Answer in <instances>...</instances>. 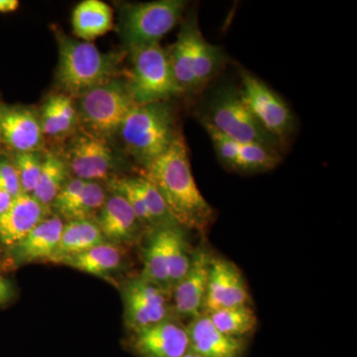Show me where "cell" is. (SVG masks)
Here are the masks:
<instances>
[{"instance_id":"cell-1","label":"cell","mask_w":357,"mask_h":357,"mask_svg":"<svg viewBox=\"0 0 357 357\" xmlns=\"http://www.w3.org/2000/svg\"><path fill=\"white\" fill-rule=\"evenodd\" d=\"M141 176L158 190L178 225L206 234L215 220V211L196 184L187 145L181 134L165 153L143 169Z\"/></svg>"},{"instance_id":"cell-2","label":"cell","mask_w":357,"mask_h":357,"mask_svg":"<svg viewBox=\"0 0 357 357\" xmlns=\"http://www.w3.org/2000/svg\"><path fill=\"white\" fill-rule=\"evenodd\" d=\"M174 115L168 102L136 105L122 122L117 133L128 153L143 169L172 145L178 134Z\"/></svg>"},{"instance_id":"cell-3","label":"cell","mask_w":357,"mask_h":357,"mask_svg":"<svg viewBox=\"0 0 357 357\" xmlns=\"http://www.w3.org/2000/svg\"><path fill=\"white\" fill-rule=\"evenodd\" d=\"M119 61L121 56L102 53L91 42L64 37L59 46V86L70 98H79L114 79Z\"/></svg>"},{"instance_id":"cell-4","label":"cell","mask_w":357,"mask_h":357,"mask_svg":"<svg viewBox=\"0 0 357 357\" xmlns=\"http://www.w3.org/2000/svg\"><path fill=\"white\" fill-rule=\"evenodd\" d=\"M202 121L239 144L257 143L280 151L282 143L267 132L244 102L239 88L225 84L211 93Z\"/></svg>"},{"instance_id":"cell-5","label":"cell","mask_w":357,"mask_h":357,"mask_svg":"<svg viewBox=\"0 0 357 357\" xmlns=\"http://www.w3.org/2000/svg\"><path fill=\"white\" fill-rule=\"evenodd\" d=\"M129 52L131 66L126 83L136 105L168 102L184 93L176 82L168 54L161 45H146Z\"/></svg>"},{"instance_id":"cell-6","label":"cell","mask_w":357,"mask_h":357,"mask_svg":"<svg viewBox=\"0 0 357 357\" xmlns=\"http://www.w3.org/2000/svg\"><path fill=\"white\" fill-rule=\"evenodd\" d=\"M135 105L126 81L114 77L79 96L77 110L89 133L105 140L119 132Z\"/></svg>"},{"instance_id":"cell-7","label":"cell","mask_w":357,"mask_h":357,"mask_svg":"<svg viewBox=\"0 0 357 357\" xmlns=\"http://www.w3.org/2000/svg\"><path fill=\"white\" fill-rule=\"evenodd\" d=\"M185 6L187 2L183 0H157L124 6L119 31L128 51L159 43L177 25Z\"/></svg>"},{"instance_id":"cell-8","label":"cell","mask_w":357,"mask_h":357,"mask_svg":"<svg viewBox=\"0 0 357 357\" xmlns=\"http://www.w3.org/2000/svg\"><path fill=\"white\" fill-rule=\"evenodd\" d=\"M241 79L244 102L260 126L281 143L288 139L295 130L296 119L287 103L248 70H241Z\"/></svg>"},{"instance_id":"cell-9","label":"cell","mask_w":357,"mask_h":357,"mask_svg":"<svg viewBox=\"0 0 357 357\" xmlns=\"http://www.w3.org/2000/svg\"><path fill=\"white\" fill-rule=\"evenodd\" d=\"M124 319L130 333L156 325L172 316L170 296L144 277H134L121 288Z\"/></svg>"},{"instance_id":"cell-10","label":"cell","mask_w":357,"mask_h":357,"mask_svg":"<svg viewBox=\"0 0 357 357\" xmlns=\"http://www.w3.org/2000/svg\"><path fill=\"white\" fill-rule=\"evenodd\" d=\"M211 259L210 249L206 243H201L192 250L191 265L187 273L172 289L171 312L174 318L182 323H189L204 314Z\"/></svg>"},{"instance_id":"cell-11","label":"cell","mask_w":357,"mask_h":357,"mask_svg":"<svg viewBox=\"0 0 357 357\" xmlns=\"http://www.w3.org/2000/svg\"><path fill=\"white\" fill-rule=\"evenodd\" d=\"M129 347L137 357H182L189 351L187 326L170 317L131 333Z\"/></svg>"},{"instance_id":"cell-12","label":"cell","mask_w":357,"mask_h":357,"mask_svg":"<svg viewBox=\"0 0 357 357\" xmlns=\"http://www.w3.org/2000/svg\"><path fill=\"white\" fill-rule=\"evenodd\" d=\"M67 165L72 177L86 182L109 180L116 163L107 140L84 134L73 141L68 152Z\"/></svg>"},{"instance_id":"cell-13","label":"cell","mask_w":357,"mask_h":357,"mask_svg":"<svg viewBox=\"0 0 357 357\" xmlns=\"http://www.w3.org/2000/svg\"><path fill=\"white\" fill-rule=\"evenodd\" d=\"M0 140L13 153L41 151L45 135L40 115L29 107L0 102Z\"/></svg>"},{"instance_id":"cell-14","label":"cell","mask_w":357,"mask_h":357,"mask_svg":"<svg viewBox=\"0 0 357 357\" xmlns=\"http://www.w3.org/2000/svg\"><path fill=\"white\" fill-rule=\"evenodd\" d=\"M243 305H250V295L243 272L234 262L213 256L204 314Z\"/></svg>"},{"instance_id":"cell-15","label":"cell","mask_w":357,"mask_h":357,"mask_svg":"<svg viewBox=\"0 0 357 357\" xmlns=\"http://www.w3.org/2000/svg\"><path fill=\"white\" fill-rule=\"evenodd\" d=\"M64 225V220L57 215L45 218L24 238L6 249L7 265L17 268L31 263H52Z\"/></svg>"},{"instance_id":"cell-16","label":"cell","mask_w":357,"mask_h":357,"mask_svg":"<svg viewBox=\"0 0 357 357\" xmlns=\"http://www.w3.org/2000/svg\"><path fill=\"white\" fill-rule=\"evenodd\" d=\"M96 222L107 243L123 248L137 243L146 229L128 202L115 192L107 197Z\"/></svg>"},{"instance_id":"cell-17","label":"cell","mask_w":357,"mask_h":357,"mask_svg":"<svg viewBox=\"0 0 357 357\" xmlns=\"http://www.w3.org/2000/svg\"><path fill=\"white\" fill-rule=\"evenodd\" d=\"M51 208L36 201L31 195L21 194L13 199L6 213L0 215V248H11L42 220L50 215Z\"/></svg>"},{"instance_id":"cell-18","label":"cell","mask_w":357,"mask_h":357,"mask_svg":"<svg viewBox=\"0 0 357 357\" xmlns=\"http://www.w3.org/2000/svg\"><path fill=\"white\" fill-rule=\"evenodd\" d=\"M189 335V351L201 357H243L245 338L232 337L218 331L206 314L185 325Z\"/></svg>"},{"instance_id":"cell-19","label":"cell","mask_w":357,"mask_h":357,"mask_svg":"<svg viewBox=\"0 0 357 357\" xmlns=\"http://www.w3.org/2000/svg\"><path fill=\"white\" fill-rule=\"evenodd\" d=\"M126 249L123 246L105 241L79 255L64 258L60 264L109 280L114 274L123 269L126 260Z\"/></svg>"},{"instance_id":"cell-20","label":"cell","mask_w":357,"mask_h":357,"mask_svg":"<svg viewBox=\"0 0 357 357\" xmlns=\"http://www.w3.org/2000/svg\"><path fill=\"white\" fill-rule=\"evenodd\" d=\"M227 63L225 52L204 39L198 22L192 32V66L198 91H202L220 74Z\"/></svg>"},{"instance_id":"cell-21","label":"cell","mask_w":357,"mask_h":357,"mask_svg":"<svg viewBox=\"0 0 357 357\" xmlns=\"http://www.w3.org/2000/svg\"><path fill=\"white\" fill-rule=\"evenodd\" d=\"M72 25L77 37L83 41H93L112 30V9L100 0H84L73 11Z\"/></svg>"},{"instance_id":"cell-22","label":"cell","mask_w":357,"mask_h":357,"mask_svg":"<svg viewBox=\"0 0 357 357\" xmlns=\"http://www.w3.org/2000/svg\"><path fill=\"white\" fill-rule=\"evenodd\" d=\"M103 243H105V238L96 222L93 220L66 222L52 263L60 264L64 258L79 255Z\"/></svg>"},{"instance_id":"cell-23","label":"cell","mask_w":357,"mask_h":357,"mask_svg":"<svg viewBox=\"0 0 357 357\" xmlns=\"http://www.w3.org/2000/svg\"><path fill=\"white\" fill-rule=\"evenodd\" d=\"M177 41L167 51L174 77L183 93H196V79L192 66V32L198 21L194 16L185 20Z\"/></svg>"},{"instance_id":"cell-24","label":"cell","mask_w":357,"mask_h":357,"mask_svg":"<svg viewBox=\"0 0 357 357\" xmlns=\"http://www.w3.org/2000/svg\"><path fill=\"white\" fill-rule=\"evenodd\" d=\"M163 227L161 225L147 231L146 244L142 250L143 269L140 275L171 296Z\"/></svg>"},{"instance_id":"cell-25","label":"cell","mask_w":357,"mask_h":357,"mask_svg":"<svg viewBox=\"0 0 357 357\" xmlns=\"http://www.w3.org/2000/svg\"><path fill=\"white\" fill-rule=\"evenodd\" d=\"M79 114L72 98L66 93L51 96L40 114L45 136L59 137L70 132L77 126Z\"/></svg>"},{"instance_id":"cell-26","label":"cell","mask_w":357,"mask_h":357,"mask_svg":"<svg viewBox=\"0 0 357 357\" xmlns=\"http://www.w3.org/2000/svg\"><path fill=\"white\" fill-rule=\"evenodd\" d=\"M164 238L167 264H168L169 280L171 292L189 270L192 261V250L185 237V229L181 225H164Z\"/></svg>"},{"instance_id":"cell-27","label":"cell","mask_w":357,"mask_h":357,"mask_svg":"<svg viewBox=\"0 0 357 357\" xmlns=\"http://www.w3.org/2000/svg\"><path fill=\"white\" fill-rule=\"evenodd\" d=\"M69 178L70 171L67 162L58 155L46 154L38 182L31 196L40 204L50 208L54 199Z\"/></svg>"},{"instance_id":"cell-28","label":"cell","mask_w":357,"mask_h":357,"mask_svg":"<svg viewBox=\"0 0 357 357\" xmlns=\"http://www.w3.org/2000/svg\"><path fill=\"white\" fill-rule=\"evenodd\" d=\"M218 331L232 337L245 338L255 333L258 318L250 305L225 307L206 314Z\"/></svg>"},{"instance_id":"cell-29","label":"cell","mask_w":357,"mask_h":357,"mask_svg":"<svg viewBox=\"0 0 357 357\" xmlns=\"http://www.w3.org/2000/svg\"><path fill=\"white\" fill-rule=\"evenodd\" d=\"M280 153L257 143H238L236 171L246 173L266 172L280 162Z\"/></svg>"},{"instance_id":"cell-30","label":"cell","mask_w":357,"mask_h":357,"mask_svg":"<svg viewBox=\"0 0 357 357\" xmlns=\"http://www.w3.org/2000/svg\"><path fill=\"white\" fill-rule=\"evenodd\" d=\"M109 194L100 182H86L81 196L73 206L66 222L70 220H93L96 222L98 213L105 204Z\"/></svg>"},{"instance_id":"cell-31","label":"cell","mask_w":357,"mask_h":357,"mask_svg":"<svg viewBox=\"0 0 357 357\" xmlns=\"http://www.w3.org/2000/svg\"><path fill=\"white\" fill-rule=\"evenodd\" d=\"M133 182L145 204L148 213L153 220L155 227L177 223L167 208L165 202L160 195L158 190L154 187L152 183L141 175L138 177H133Z\"/></svg>"},{"instance_id":"cell-32","label":"cell","mask_w":357,"mask_h":357,"mask_svg":"<svg viewBox=\"0 0 357 357\" xmlns=\"http://www.w3.org/2000/svg\"><path fill=\"white\" fill-rule=\"evenodd\" d=\"M44 156L40 151L14 153L13 163L17 171L23 194L32 195L38 182Z\"/></svg>"},{"instance_id":"cell-33","label":"cell","mask_w":357,"mask_h":357,"mask_svg":"<svg viewBox=\"0 0 357 357\" xmlns=\"http://www.w3.org/2000/svg\"><path fill=\"white\" fill-rule=\"evenodd\" d=\"M206 132L210 135L215 147V153L223 165L230 170L236 171L238 159V143L230 139L227 135L218 131L206 122L202 121Z\"/></svg>"},{"instance_id":"cell-34","label":"cell","mask_w":357,"mask_h":357,"mask_svg":"<svg viewBox=\"0 0 357 357\" xmlns=\"http://www.w3.org/2000/svg\"><path fill=\"white\" fill-rule=\"evenodd\" d=\"M0 190L13 198L22 194L17 171L10 160L0 158Z\"/></svg>"},{"instance_id":"cell-35","label":"cell","mask_w":357,"mask_h":357,"mask_svg":"<svg viewBox=\"0 0 357 357\" xmlns=\"http://www.w3.org/2000/svg\"><path fill=\"white\" fill-rule=\"evenodd\" d=\"M15 297V288L13 282L6 278L0 270V307L8 304Z\"/></svg>"},{"instance_id":"cell-36","label":"cell","mask_w":357,"mask_h":357,"mask_svg":"<svg viewBox=\"0 0 357 357\" xmlns=\"http://www.w3.org/2000/svg\"><path fill=\"white\" fill-rule=\"evenodd\" d=\"M20 7L17 0H0V13H10Z\"/></svg>"},{"instance_id":"cell-37","label":"cell","mask_w":357,"mask_h":357,"mask_svg":"<svg viewBox=\"0 0 357 357\" xmlns=\"http://www.w3.org/2000/svg\"><path fill=\"white\" fill-rule=\"evenodd\" d=\"M13 197H11L10 195L0 190V215L8 210L10 204H13Z\"/></svg>"},{"instance_id":"cell-38","label":"cell","mask_w":357,"mask_h":357,"mask_svg":"<svg viewBox=\"0 0 357 357\" xmlns=\"http://www.w3.org/2000/svg\"><path fill=\"white\" fill-rule=\"evenodd\" d=\"M182 357H201V356H199L198 354H195V352L189 351L187 352V354H184V356H183Z\"/></svg>"},{"instance_id":"cell-39","label":"cell","mask_w":357,"mask_h":357,"mask_svg":"<svg viewBox=\"0 0 357 357\" xmlns=\"http://www.w3.org/2000/svg\"><path fill=\"white\" fill-rule=\"evenodd\" d=\"M0 143H1V140H0Z\"/></svg>"}]
</instances>
